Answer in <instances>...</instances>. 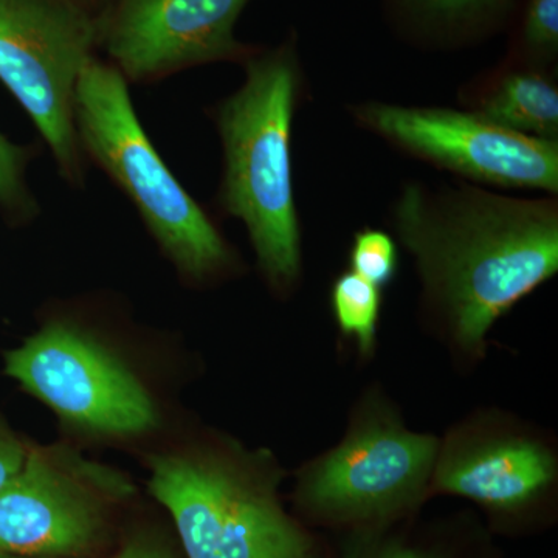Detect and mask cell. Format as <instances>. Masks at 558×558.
Masks as SVG:
<instances>
[{"mask_svg":"<svg viewBox=\"0 0 558 558\" xmlns=\"http://www.w3.org/2000/svg\"><path fill=\"white\" fill-rule=\"evenodd\" d=\"M363 558H435L429 556L427 550L418 549L416 546L403 545V543H387L380 548L374 549Z\"/></svg>","mask_w":558,"mask_h":558,"instance_id":"ffe728a7","label":"cell"},{"mask_svg":"<svg viewBox=\"0 0 558 558\" xmlns=\"http://www.w3.org/2000/svg\"><path fill=\"white\" fill-rule=\"evenodd\" d=\"M112 558H178V554L160 535L138 532L124 539Z\"/></svg>","mask_w":558,"mask_h":558,"instance_id":"ac0fdd59","label":"cell"},{"mask_svg":"<svg viewBox=\"0 0 558 558\" xmlns=\"http://www.w3.org/2000/svg\"><path fill=\"white\" fill-rule=\"evenodd\" d=\"M35 156L32 146L14 145L0 132V208L16 222H31L40 211L25 179Z\"/></svg>","mask_w":558,"mask_h":558,"instance_id":"5bb4252c","label":"cell"},{"mask_svg":"<svg viewBox=\"0 0 558 558\" xmlns=\"http://www.w3.org/2000/svg\"><path fill=\"white\" fill-rule=\"evenodd\" d=\"M478 116L505 130L553 140L558 130L557 89L537 73H515L483 102Z\"/></svg>","mask_w":558,"mask_h":558,"instance_id":"7c38bea8","label":"cell"},{"mask_svg":"<svg viewBox=\"0 0 558 558\" xmlns=\"http://www.w3.org/2000/svg\"><path fill=\"white\" fill-rule=\"evenodd\" d=\"M422 2L428 9L447 14V16H461V14L470 13V11L483 9L495 0H422Z\"/></svg>","mask_w":558,"mask_h":558,"instance_id":"d6986e66","label":"cell"},{"mask_svg":"<svg viewBox=\"0 0 558 558\" xmlns=\"http://www.w3.org/2000/svg\"><path fill=\"white\" fill-rule=\"evenodd\" d=\"M250 0H108L97 21V51L128 84L150 86L213 62H242L256 47L234 27Z\"/></svg>","mask_w":558,"mask_h":558,"instance_id":"9c48e42d","label":"cell"},{"mask_svg":"<svg viewBox=\"0 0 558 558\" xmlns=\"http://www.w3.org/2000/svg\"><path fill=\"white\" fill-rule=\"evenodd\" d=\"M28 446L0 417V490L20 472Z\"/></svg>","mask_w":558,"mask_h":558,"instance_id":"e0dca14e","label":"cell"},{"mask_svg":"<svg viewBox=\"0 0 558 558\" xmlns=\"http://www.w3.org/2000/svg\"><path fill=\"white\" fill-rule=\"evenodd\" d=\"M64 2H68L70 5L76 7V9L86 11V13L97 17L98 14H100V11L105 9L108 0H64Z\"/></svg>","mask_w":558,"mask_h":558,"instance_id":"44dd1931","label":"cell"},{"mask_svg":"<svg viewBox=\"0 0 558 558\" xmlns=\"http://www.w3.org/2000/svg\"><path fill=\"white\" fill-rule=\"evenodd\" d=\"M354 274L381 289L395 278L398 269V250L395 241L379 230H365L355 236L351 250Z\"/></svg>","mask_w":558,"mask_h":558,"instance_id":"9a60e30c","label":"cell"},{"mask_svg":"<svg viewBox=\"0 0 558 558\" xmlns=\"http://www.w3.org/2000/svg\"><path fill=\"white\" fill-rule=\"evenodd\" d=\"M521 39L535 51L550 53L557 49L558 0H529Z\"/></svg>","mask_w":558,"mask_h":558,"instance_id":"2e32d148","label":"cell"},{"mask_svg":"<svg viewBox=\"0 0 558 558\" xmlns=\"http://www.w3.org/2000/svg\"><path fill=\"white\" fill-rule=\"evenodd\" d=\"M98 54L97 21L64 0H0V83L31 117L58 174L86 185L73 108L81 72Z\"/></svg>","mask_w":558,"mask_h":558,"instance_id":"52a82bcc","label":"cell"},{"mask_svg":"<svg viewBox=\"0 0 558 558\" xmlns=\"http://www.w3.org/2000/svg\"><path fill=\"white\" fill-rule=\"evenodd\" d=\"M398 229L457 351L478 359L495 323L558 270V218L545 202L462 194L436 205L409 189Z\"/></svg>","mask_w":558,"mask_h":558,"instance_id":"6da1fadb","label":"cell"},{"mask_svg":"<svg viewBox=\"0 0 558 558\" xmlns=\"http://www.w3.org/2000/svg\"><path fill=\"white\" fill-rule=\"evenodd\" d=\"M244 65V86L213 110L223 149L219 204L244 222L260 271L284 292L301 266L290 157L299 83L292 44L258 49Z\"/></svg>","mask_w":558,"mask_h":558,"instance_id":"277c9868","label":"cell"},{"mask_svg":"<svg viewBox=\"0 0 558 558\" xmlns=\"http://www.w3.org/2000/svg\"><path fill=\"white\" fill-rule=\"evenodd\" d=\"M116 318L102 300L58 303L36 332L5 352L7 376L76 438L132 442L163 422L159 395L121 348Z\"/></svg>","mask_w":558,"mask_h":558,"instance_id":"7a4b0ae2","label":"cell"},{"mask_svg":"<svg viewBox=\"0 0 558 558\" xmlns=\"http://www.w3.org/2000/svg\"><path fill=\"white\" fill-rule=\"evenodd\" d=\"M149 494L168 510L186 558H314L279 501L281 469L266 450L207 435L148 459Z\"/></svg>","mask_w":558,"mask_h":558,"instance_id":"3957f363","label":"cell"},{"mask_svg":"<svg viewBox=\"0 0 558 558\" xmlns=\"http://www.w3.org/2000/svg\"><path fill=\"white\" fill-rule=\"evenodd\" d=\"M134 494L126 473L76 447H28L20 472L0 490V550L97 558L112 539L117 510Z\"/></svg>","mask_w":558,"mask_h":558,"instance_id":"8992f818","label":"cell"},{"mask_svg":"<svg viewBox=\"0 0 558 558\" xmlns=\"http://www.w3.org/2000/svg\"><path fill=\"white\" fill-rule=\"evenodd\" d=\"M0 558H50V557L21 556V554H13V553H7V550H0Z\"/></svg>","mask_w":558,"mask_h":558,"instance_id":"7402d4cb","label":"cell"},{"mask_svg":"<svg viewBox=\"0 0 558 558\" xmlns=\"http://www.w3.org/2000/svg\"><path fill=\"white\" fill-rule=\"evenodd\" d=\"M130 87L100 54L87 62L73 108L81 153L131 202L179 278L189 286L211 284L236 266L233 248L157 153Z\"/></svg>","mask_w":558,"mask_h":558,"instance_id":"5b68a950","label":"cell"},{"mask_svg":"<svg viewBox=\"0 0 558 558\" xmlns=\"http://www.w3.org/2000/svg\"><path fill=\"white\" fill-rule=\"evenodd\" d=\"M365 121L427 159L483 182L557 191L558 148L553 140L497 126L478 113L376 105Z\"/></svg>","mask_w":558,"mask_h":558,"instance_id":"30bf717a","label":"cell"},{"mask_svg":"<svg viewBox=\"0 0 558 558\" xmlns=\"http://www.w3.org/2000/svg\"><path fill=\"white\" fill-rule=\"evenodd\" d=\"M557 472L556 454L545 440L486 418L461 425L440 440L429 492L513 513L545 498Z\"/></svg>","mask_w":558,"mask_h":558,"instance_id":"8fae6325","label":"cell"},{"mask_svg":"<svg viewBox=\"0 0 558 558\" xmlns=\"http://www.w3.org/2000/svg\"><path fill=\"white\" fill-rule=\"evenodd\" d=\"M439 442L407 427L384 400H365L339 446L301 470L296 499L337 523L391 519L427 497Z\"/></svg>","mask_w":558,"mask_h":558,"instance_id":"ba28073f","label":"cell"},{"mask_svg":"<svg viewBox=\"0 0 558 558\" xmlns=\"http://www.w3.org/2000/svg\"><path fill=\"white\" fill-rule=\"evenodd\" d=\"M330 303L340 332L355 341L360 354L368 355L379 329L380 289L351 270L337 279Z\"/></svg>","mask_w":558,"mask_h":558,"instance_id":"4fadbf2b","label":"cell"}]
</instances>
